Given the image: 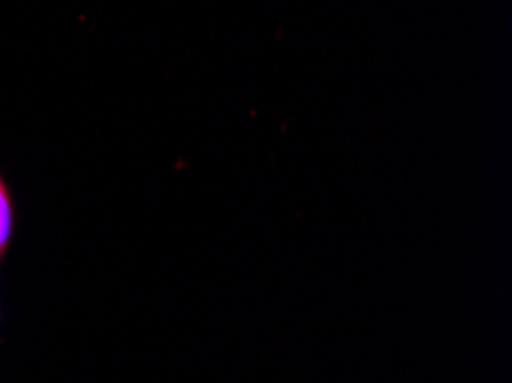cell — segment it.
<instances>
[{
	"mask_svg": "<svg viewBox=\"0 0 512 383\" xmlns=\"http://www.w3.org/2000/svg\"><path fill=\"white\" fill-rule=\"evenodd\" d=\"M0 264H3V260H0Z\"/></svg>",
	"mask_w": 512,
	"mask_h": 383,
	"instance_id": "2",
	"label": "cell"
},
{
	"mask_svg": "<svg viewBox=\"0 0 512 383\" xmlns=\"http://www.w3.org/2000/svg\"><path fill=\"white\" fill-rule=\"evenodd\" d=\"M12 232H14L12 195H10V189H7L3 175H0V260H3L7 248H10Z\"/></svg>",
	"mask_w": 512,
	"mask_h": 383,
	"instance_id": "1",
	"label": "cell"
}]
</instances>
